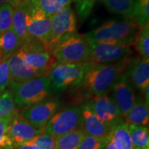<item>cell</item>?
Listing matches in <instances>:
<instances>
[{
    "mask_svg": "<svg viewBox=\"0 0 149 149\" xmlns=\"http://www.w3.org/2000/svg\"><path fill=\"white\" fill-rule=\"evenodd\" d=\"M22 1L23 0H0V6L8 3V4H10L13 7H14Z\"/></svg>",
    "mask_w": 149,
    "mask_h": 149,
    "instance_id": "cell-36",
    "label": "cell"
},
{
    "mask_svg": "<svg viewBox=\"0 0 149 149\" xmlns=\"http://www.w3.org/2000/svg\"><path fill=\"white\" fill-rule=\"evenodd\" d=\"M37 10L51 17L67 7L70 6L72 0H31Z\"/></svg>",
    "mask_w": 149,
    "mask_h": 149,
    "instance_id": "cell-22",
    "label": "cell"
},
{
    "mask_svg": "<svg viewBox=\"0 0 149 149\" xmlns=\"http://www.w3.org/2000/svg\"><path fill=\"white\" fill-rule=\"evenodd\" d=\"M72 1H74V2H76V1H77V0H72Z\"/></svg>",
    "mask_w": 149,
    "mask_h": 149,
    "instance_id": "cell-40",
    "label": "cell"
},
{
    "mask_svg": "<svg viewBox=\"0 0 149 149\" xmlns=\"http://www.w3.org/2000/svg\"><path fill=\"white\" fill-rule=\"evenodd\" d=\"M13 7L6 3L0 6V34L13 27Z\"/></svg>",
    "mask_w": 149,
    "mask_h": 149,
    "instance_id": "cell-30",
    "label": "cell"
},
{
    "mask_svg": "<svg viewBox=\"0 0 149 149\" xmlns=\"http://www.w3.org/2000/svg\"><path fill=\"white\" fill-rule=\"evenodd\" d=\"M54 58L59 63H79L88 61L90 46L85 35L76 33L61 41L52 50Z\"/></svg>",
    "mask_w": 149,
    "mask_h": 149,
    "instance_id": "cell-5",
    "label": "cell"
},
{
    "mask_svg": "<svg viewBox=\"0 0 149 149\" xmlns=\"http://www.w3.org/2000/svg\"><path fill=\"white\" fill-rule=\"evenodd\" d=\"M16 53L26 64L42 75L48 76L57 61L42 42L35 40L22 43Z\"/></svg>",
    "mask_w": 149,
    "mask_h": 149,
    "instance_id": "cell-6",
    "label": "cell"
},
{
    "mask_svg": "<svg viewBox=\"0 0 149 149\" xmlns=\"http://www.w3.org/2000/svg\"><path fill=\"white\" fill-rule=\"evenodd\" d=\"M22 44V41L14 31L13 27L0 34V53L1 59H8L15 54Z\"/></svg>",
    "mask_w": 149,
    "mask_h": 149,
    "instance_id": "cell-20",
    "label": "cell"
},
{
    "mask_svg": "<svg viewBox=\"0 0 149 149\" xmlns=\"http://www.w3.org/2000/svg\"><path fill=\"white\" fill-rule=\"evenodd\" d=\"M111 133L117 149H133L128 124L125 121H121L113 126Z\"/></svg>",
    "mask_w": 149,
    "mask_h": 149,
    "instance_id": "cell-21",
    "label": "cell"
},
{
    "mask_svg": "<svg viewBox=\"0 0 149 149\" xmlns=\"http://www.w3.org/2000/svg\"><path fill=\"white\" fill-rule=\"evenodd\" d=\"M130 19L139 26L148 24L149 20V0H135Z\"/></svg>",
    "mask_w": 149,
    "mask_h": 149,
    "instance_id": "cell-28",
    "label": "cell"
},
{
    "mask_svg": "<svg viewBox=\"0 0 149 149\" xmlns=\"http://www.w3.org/2000/svg\"><path fill=\"white\" fill-rule=\"evenodd\" d=\"M8 60V59H3L0 62V93L5 91L12 81Z\"/></svg>",
    "mask_w": 149,
    "mask_h": 149,
    "instance_id": "cell-33",
    "label": "cell"
},
{
    "mask_svg": "<svg viewBox=\"0 0 149 149\" xmlns=\"http://www.w3.org/2000/svg\"><path fill=\"white\" fill-rule=\"evenodd\" d=\"M139 26L131 19L108 20L85 35L93 42L119 44L130 47L135 44Z\"/></svg>",
    "mask_w": 149,
    "mask_h": 149,
    "instance_id": "cell-2",
    "label": "cell"
},
{
    "mask_svg": "<svg viewBox=\"0 0 149 149\" xmlns=\"http://www.w3.org/2000/svg\"><path fill=\"white\" fill-rule=\"evenodd\" d=\"M81 128V107H70L56 112L44 127V133L58 137Z\"/></svg>",
    "mask_w": 149,
    "mask_h": 149,
    "instance_id": "cell-7",
    "label": "cell"
},
{
    "mask_svg": "<svg viewBox=\"0 0 149 149\" xmlns=\"http://www.w3.org/2000/svg\"><path fill=\"white\" fill-rule=\"evenodd\" d=\"M88 42L90 46L88 61L95 65L118 62L129 57L132 54L131 48L128 46L90 40H88Z\"/></svg>",
    "mask_w": 149,
    "mask_h": 149,
    "instance_id": "cell-9",
    "label": "cell"
},
{
    "mask_svg": "<svg viewBox=\"0 0 149 149\" xmlns=\"http://www.w3.org/2000/svg\"><path fill=\"white\" fill-rule=\"evenodd\" d=\"M1 54L0 53V62H1Z\"/></svg>",
    "mask_w": 149,
    "mask_h": 149,
    "instance_id": "cell-39",
    "label": "cell"
},
{
    "mask_svg": "<svg viewBox=\"0 0 149 149\" xmlns=\"http://www.w3.org/2000/svg\"><path fill=\"white\" fill-rule=\"evenodd\" d=\"M90 61L79 63H59L56 61L48 77L51 91L61 93L71 86H78L86 73L94 66Z\"/></svg>",
    "mask_w": 149,
    "mask_h": 149,
    "instance_id": "cell-3",
    "label": "cell"
},
{
    "mask_svg": "<svg viewBox=\"0 0 149 149\" xmlns=\"http://www.w3.org/2000/svg\"><path fill=\"white\" fill-rule=\"evenodd\" d=\"M10 91L17 107H27L46 100L52 92L48 76H40L23 82L11 81Z\"/></svg>",
    "mask_w": 149,
    "mask_h": 149,
    "instance_id": "cell-4",
    "label": "cell"
},
{
    "mask_svg": "<svg viewBox=\"0 0 149 149\" xmlns=\"http://www.w3.org/2000/svg\"><path fill=\"white\" fill-rule=\"evenodd\" d=\"M28 10L27 0H23L13 7V29L19 37L22 44L31 40L26 26V14Z\"/></svg>",
    "mask_w": 149,
    "mask_h": 149,
    "instance_id": "cell-19",
    "label": "cell"
},
{
    "mask_svg": "<svg viewBox=\"0 0 149 149\" xmlns=\"http://www.w3.org/2000/svg\"><path fill=\"white\" fill-rule=\"evenodd\" d=\"M113 100L120 111L123 118L133 107L137 99L135 87L124 74L117 80L113 88Z\"/></svg>",
    "mask_w": 149,
    "mask_h": 149,
    "instance_id": "cell-14",
    "label": "cell"
},
{
    "mask_svg": "<svg viewBox=\"0 0 149 149\" xmlns=\"http://www.w3.org/2000/svg\"><path fill=\"white\" fill-rule=\"evenodd\" d=\"M132 57L118 62L95 65L85 74L80 84L93 96H102L111 91L117 80L125 74Z\"/></svg>",
    "mask_w": 149,
    "mask_h": 149,
    "instance_id": "cell-1",
    "label": "cell"
},
{
    "mask_svg": "<svg viewBox=\"0 0 149 149\" xmlns=\"http://www.w3.org/2000/svg\"><path fill=\"white\" fill-rule=\"evenodd\" d=\"M13 117H7L0 118V137L6 134Z\"/></svg>",
    "mask_w": 149,
    "mask_h": 149,
    "instance_id": "cell-35",
    "label": "cell"
},
{
    "mask_svg": "<svg viewBox=\"0 0 149 149\" xmlns=\"http://www.w3.org/2000/svg\"><path fill=\"white\" fill-rule=\"evenodd\" d=\"M15 145L6 134L0 137V149H13Z\"/></svg>",
    "mask_w": 149,
    "mask_h": 149,
    "instance_id": "cell-34",
    "label": "cell"
},
{
    "mask_svg": "<svg viewBox=\"0 0 149 149\" xmlns=\"http://www.w3.org/2000/svg\"><path fill=\"white\" fill-rule=\"evenodd\" d=\"M135 48L139 57L149 59V26L148 23L139 27L135 42Z\"/></svg>",
    "mask_w": 149,
    "mask_h": 149,
    "instance_id": "cell-26",
    "label": "cell"
},
{
    "mask_svg": "<svg viewBox=\"0 0 149 149\" xmlns=\"http://www.w3.org/2000/svg\"><path fill=\"white\" fill-rule=\"evenodd\" d=\"M27 1L26 26L30 38L42 42L48 50L51 38V18L37 10L31 0H27Z\"/></svg>",
    "mask_w": 149,
    "mask_h": 149,
    "instance_id": "cell-10",
    "label": "cell"
},
{
    "mask_svg": "<svg viewBox=\"0 0 149 149\" xmlns=\"http://www.w3.org/2000/svg\"><path fill=\"white\" fill-rule=\"evenodd\" d=\"M85 135V132L81 128L56 137L55 149H77Z\"/></svg>",
    "mask_w": 149,
    "mask_h": 149,
    "instance_id": "cell-24",
    "label": "cell"
},
{
    "mask_svg": "<svg viewBox=\"0 0 149 149\" xmlns=\"http://www.w3.org/2000/svg\"><path fill=\"white\" fill-rule=\"evenodd\" d=\"M81 128L86 135L96 137H104L111 133L112 128L98 120L88 103L81 107Z\"/></svg>",
    "mask_w": 149,
    "mask_h": 149,
    "instance_id": "cell-16",
    "label": "cell"
},
{
    "mask_svg": "<svg viewBox=\"0 0 149 149\" xmlns=\"http://www.w3.org/2000/svg\"><path fill=\"white\" fill-rule=\"evenodd\" d=\"M125 75L134 87L144 92L149 87V59L132 57Z\"/></svg>",
    "mask_w": 149,
    "mask_h": 149,
    "instance_id": "cell-15",
    "label": "cell"
},
{
    "mask_svg": "<svg viewBox=\"0 0 149 149\" xmlns=\"http://www.w3.org/2000/svg\"><path fill=\"white\" fill-rule=\"evenodd\" d=\"M44 133V128H38L26 120L21 114L13 117L6 134L15 145H21Z\"/></svg>",
    "mask_w": 149,
    "mask_h": 149,
    "instance_id": "cell-13",
    "label": "cell"
},
{
    "mask_svg": "<svg viewBox=\"0 0 149 149\" xmlns=\"http://www.w3.org/2000/svg\"><path fill=\"white\" fill-rule=\"evenodd\" d=\"M18 114L13 96L10 91L0 93V118L14 117Z\"/></svg>",
    "mask_w": 149,
    "mask_h": 149,
    "instance_id": "cell-27",
    "label": "cell"
},
{
    "mask_svg": "<svg viewBox=\"0 0 149 149\" xmlns=\"http://www.w3.org/2000/svg\"><path fill=\"white\" fill-rule=\"evenodd\" d=\"M133 149H149V130L146 126L128 124Z\"/></svg>",
    "mask_w": 149,
    "mask_h": 149,
    "instance_id": "cell-25",
    "label": "cell"
},
{
    "mask_svg": "<svg viewBox=\"0 0 149 149\" xmlns=\"http://www.w3.org/2000/svg\"><path fill=\"white\" fill-rule=\"evenodd\" d=\"M60 102L57 99L44 101L25 107L21 115L38 128H44L53 115L58 111Z\"/></svg>",
    "mask_w": 149,
    "mask_h": 149,
    "instance_id": "cell-12",
    "label": "cell"
},
{
    "mask_svg": "<svg viewBox=\"0 0 149 149\" xmlns=\"http://www.w3.org/2000/svg\"><path fill=\"white\" fill-rule=\"evenodd\" d=\"M88 104L98 120L111 128L124 120L114 100L108 94L93 96Z\"/></svg>",
    "mask_w": 149,
    "mask_h": 149,
    "instance_id": "cell-11",
    "label": "cell"
},
{
    "mask_svg": "<svg viewBox=\"0 0 149 149\" xmlns=\"http://www.w3.org/2000/svg\"><path fill=\"white\" fill-rule=\"evenodd\" d=\"M125 122L128 124L148 127L149 123V104L141 95H137L136 101L126 115Z\"/></svg>",
    "mask_w": 149,
    "mask_h": 149,
    "instance_id": "cell-18",
    "label": "cell"
},
{
    "mask_svg": "<svg viewBox=\"0 0 149 149\" xmlns=\"http://www.w3.org/2000/svg\"><path fill=\"white\" fill-rule=\"evenodd\" d=\"M97 0H77L76 11L81 20H86L90 16Z\"/></svg>",
    "mask_w": 149,
    "mask_h": 149,
    "instance_id": "cell-32",
    "label": "cell"
},
{
    "mask_svg": "<svg viewBox=\"0 0 149 149\" xmlns=\"http://www.w3.org/2000/svg\"><path fill=\"white\" fill-rule=\"evenodd\" d=\"M104 149H117L116 147L115 146L114 142H113V139H112V137L111 139H109V141L107 142V144H106V146H104Z\"/></svg>",
    "mask_w": 149,
    "mask_h": 149,
    "instance_id": "cell-38",
    "label": "cell"
},
{
    "mask_svg": "<svg viewBox=\"0 0 149 149\" xmlns=\"http://www.w3.org/2000/svg\"><path fill=\"white\" fill-rule=\"evenodd\" d=\"M111 137V133L104 137H96L86 135L77 149H104Z\"/></svg>",
    "mask_w": 149,
    "mask_h": 149,
    "instance_id": "cell-29",
    "label": "cell"
},
{
    "mask_svg": "<svg viewBox=\"0 0 149 149\" xmlns=\"http://www.w3.org/2000/svg\"><path fill=\"white\" fill-rule=\"evenodd\" d=\"M13 149H39L37 147L32 145L28 144H21V145H15Z\"/></svg>",
    "mask_w": 149,
    "mask_h": 149,
    "instance_id": "cell-37",
    "label": "cell"
},
{
    "mask_svg": "<svg viewBox=\"0 0 149 149\" xmlns=\"http://www.w3.org/2000/svg\"><path fill=\"white\" fill-rule=\"evenodd\" d=\"M55 141L56 137L43 133L26 141L24 144L32 145L37 147L39 149H55Z\"/></svg>",
    "mask_w": 149,
    "mask_h": 149,
    "instance_id": "cell-31",
    "label": "cell"
},
{
    "mask_svg": "<svg viewBox=\"0 0 149 149\" xmlns=\"http://www.w3.org/2000/svg\"><path fill=\"white\" fill-rule=\"evenodd\" d=\"M104 6L113 13L124 18L130 19L135 0H100Z\"/></svg>",
    "mask_w": 149,
    "mask_h": 149,
    "instance_id": "cell-23",
    "label": "cell"
},
{
    "mask_svg": "<svg viewBox=\"0 0 149 149\" xmlns=\"http://www.w3.org/2000/svg\"><path fill=\"white\" fill-rule=\"evenodd\" d=\"M51 38L48 45V51L51 52L54 47L61 41L77 33V17L70 6L51 17Z\"/></svg>",
    "mask_w": 149,
    "mask_h": 149,
    "instance_id": "cell-8",
    "label": "cell"
},
{
    "mask_svg": "<svg viewBox=\"0 0 149 149\" xmlns=\"http://www.w3.org/2000/svg\"><path fill=\"white\" fill-rule=\"evenodd\" d=\"M8 68L12 81L23 82L33 78L43 76L26 64L17 53L8 58Z\"/></svg>",
    "mask_w": 149,
    "mask_h": 149,
    "instance_id": "cell-17",
    "label": "cell"
}]
</instances>
